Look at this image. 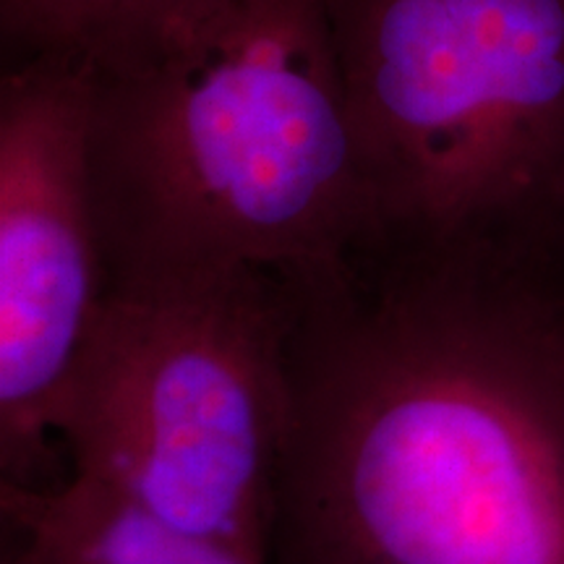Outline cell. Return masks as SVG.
<instances>
[{"mask_svg": "<svg viewBox=\"0 0 564 564\" xmlns=\"http://www.w3.org/2000/svg\"><path fill=\"white\" fill-rule=\"evenodd\" d=\"M272 564H564V217L282 274Z\"/></svg>", "mask_w": 564, "mask_h": 564, "instance_id": "cell-1", "label": "cell"}, {"mask_svg": "<svg viewBox=\"0 0 564 564\" xmlns=\"http://www.w3.org/2000/svg\"><path fill=\"white\" fill-rule=\"evenodd\" d=\"M82 63L108 282L299 272L377 225L324 0H212Z\"/></svg>", "mask_w": 564, "mask_h": 564, "instance_id": "cell-2", "label": "cell"}, {"mask_svg": "<svg viewBox=\"0 0 564 564\" xmlns=\"http://www.w3.org/2000/svg\"><path fill=\"white\" fill-rule=\"evenodd\" d=\"M285 329L280 272L108 282L55 421L68 474L272 564Z\"/></svg>", "mask_w": 564, "mask_h": 564, "instance_id": "cell-3", "label": "cell"}, {"mask_svg": "<svg viewBox=\"0 0 564 564\" xmlns=\"http://www.w3.org/2000/svg\"><path fill=\"white\" fill-rule=\"evenodd\" d=\"M377 225L455 230L564 192V0H324Z\"/></svg>", "mask_w": 564, "mask_h": 564, "instance_id": "cell-4", "label": "cell"}, {"mask_svg": "<svg viewBox=\"0 0 564 564\" xmlns=\"http://www.w3.org/2000/svg\"><path fill=\"white\" fill-rule=\"evenodd\" d=\"M108 293L79 58H6L0 79V481L68 476L55 421Z\"/></svg>", "mask_w": 564, "mask_h": 564, "instance_id": "cell-5", "label": "cell"}, {"mask_svg": "<svg viewBox=\"0 0 564 564\" xmlns=\"http://www.w3.org/2000/svg\"><path fill=\"white\" fill-rule=\"evenodd\" d=\"M0 564H264L87 481H0Z\"/></svg>", "mask_w": 564, "mask_h": 564, "instance_id": "cell-6", "label": "cell"}, {"mask_svg": "<svg viewBox=\"0 0 564 564\" xmlns=\"http://www.w3.org/2000/svg\"><path fill=\"white\" fill-rule=\"evenodd\" d=\"M212 0H0L6 58L63 53L95 61Z\"/></svg>", "mask_w": 564, "mask_h": 564, "instance_id": "cell-7", "label": "cell"}, {"mask_svg": "<svg viewBox=\"0 0 564 564\" xmlns=\"http://www.w3.org/2000/svg\"><path fill=\"white\" fill-rule=\"evenodd\" d=\"M560 204L564 207V192H562V196H560Z\"/></svg>", "mask_w": 564, "mask_h": 564, "instance_id": "cell-8", "label": "cell"}]
</instances>
